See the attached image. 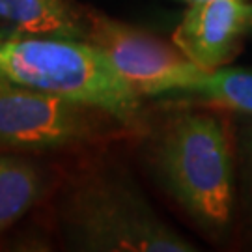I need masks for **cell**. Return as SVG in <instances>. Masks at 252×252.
Masks as SVG:
<instances>
[{
    "instance_id": "1",
    "label": "cell",
    "mask_w": 252,
    "mask_h": 252,
    "mask_svg": "<svg viewBox=\"0 0 252 252\" xmlns=\"http://www.w3.org/2000/svg\"><path fill=\"white\" fill-rule=\"evenodd\" d=\"M172 110L152 138L157 180L206 232H224L234 206L235 138L226 108L198 101Z\"/></svg>"
},
{
    "instance_id": "2",
    "label": "cell",
    "mask_w": 252,
    "mask_h": 252,
    "mask_svg": "<svg viewBox=\"0 0 252 252\" xmlns=\"http://www.w3.org/2000/svg\"><path fill=\"white\" fill-rule=\"evenodd\" d=\"M0 77L103 108L136 129L140 95L97 47L73 37L0 39Z\"/></svg>"
},
{
    "instance_id": "3",
    "label": "cell",
    "mask_w": 252,
    "mask_h": 252,
    "mask_svg": "<svg viewBox=\"0 0 252 252\" xmlns=\"http://www.w3.org/2000/svg\"><path fill=\"white\" fill-rule=\"evenodd\" d=\"M58 217L65 239L79 251H194L133 183L108 170H88L75 178L60 200Z\"/></svg>"
},
{
    "instance_id": "4",
    "label": "cell",
    "mask_w": 252,
    "mask_h": 252,
    "mask_svg": "<svg viewBox=\"0 0 252 252\" xmlns=\"http://www.w3.org/2000/svg\"><path fill=\"white\" fill-rule=\"evenodd\" d=\"M129 129L103 108L0 77V150L79 148L124 136Z\"/></svg>"
},
{
    "instance_id": "5",
    "label": "cell",
    "mask_w": 252,
    "mask_h": 252,
    "mask_svg": "<svg viewBox=\"0 0 252 252\" xmlns=\"http://www.w3.org/2000/svg\"><path fill=\"white\" fill-rule=\"evenodd\" d=\"M86 37L97 47L138 95L162 97L180 90L200 71L176 45L144 30L84 8Z\"/></svg>"
},
{
    "instance_id": "6",
    "label": "cell",
    "mask_w": 252,
    "mask_h": 252,
    "mask_svg": "<svg viewBox=\"0 0 252 252\" xmlns=\"http://www.w3.org/2000/svg\"><path fill=\"white\" fill-rule=\"evenodd\" d=\"M245 0H200L185 11L172 41L192 63L213 71L232 62L247 34Z\"/></svg>"
},
{
    "instance_id": "7",
    "label": "cell",
    "mask_w": 252,
    "mask_h": 252,
    "mask_svg": "<svg viewBox=\"0 0 252 252\" xmlns=\"http://www.w3.org/2000/svg\"><path fill=\"white\" fill-rule=\"evenodd\" d=\"M86 37L84 8L69 0H0V39Z\"/></svg>"
},
{
    "instance_id": "8",
    "label": "cell",
    "mask_w": 252,
    "mask_h": 252,
    "mask_svg": "<svg viewBox=\"0 0 252 252\" xmlns=\"http://www.w3.org/2000/svg\"><path fill=\"white\" fill-rule=\"evenodd\" d=\"M47 187L43 168L19 155H0V234L41 200Z\"/></svg>"
},
{
    "instance_id": "9",
    "label": "cell",
    "mask_w": 252,
    "mask_h": 252,
    "mask_svg": "<svg viewBox=\"0 0 252 252\" xmlns=\"http://www.w3.org/2000/svg\"><path fill=\"white\" fill-rule=\"evenodd\" d=\"M162 97L196 99L252 114V69L219 67L213 71H200L180 90L168 92Z\"/></svg>"
},
{
    "instance_id": "10",
    "label": "cell",
    "mask_w": 252,
    "mask_h": 252,
    "mask_svg": "<svg viewBox=\"0 0 252 252\" xmlns=\"http://www.w3.org/2000/svg\"><path fill=\"white\" fill-rule=\"evenodd\" d=\"M237 146H239V152L243 155L247 180H249V189H251V196H252V122H247L241 127V135L237 138Z\"/></svg>"
},
{
    "instance_id": "11",
    "label": "cell",
    "mask_w": 252,
    "mask_h": 252,
    "mask_svg": "<svg viewBox=\"0 0 252 252\" xmlns=\"http://www.w3.org/2000/svg\"><path fill=\"white\" fill-rule=\"evenodd\" d=\"M252 34V4H249L247 8V34Z\"/></svg>"
},
{
    "instance_id": "12",
    "label": "cell",
    "mask_w": 252,
    "mask_h": 252,
    "mask_svg": "<svg viewBox=\"0 0 252 252\" xmlns=\"http://www.w3.org/2000/svg\"><path fill=\"white\" fill-rule=\"evenodd\" d=\"M185 2H189V4H192V2H200V0H185Z\"/></svg>"
}]
</instances>
